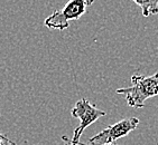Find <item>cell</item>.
I'll return each mask as SVG.
<instances>
[{
  "label": "cell",
  "instance_id": "6da1fadb",
  "mask_svg": "<svg viewBox=\"0 0 158 145\" xmlns=\"http://www.w3.org/2000/svg\"><path fill=\"white\" fill-rule=\"evenodd\" d=\"M116 92L126 97L130 107L141 108L148 98L158 96V70L152 76L134 75L130 87L118 88Z\"/></svg>",
  "mask_w": 158,
  "mask_h": 145
},
{
  "label": "cell",
  "instance_id": "7a4b0ae2",
  "mask_svg": "<svg viewBox=\"0 0 158 145\" xmlns=\"http://www.w3.org/2000/svg\"><path fill=\"white\" fill-rule=\"evenodd\" d=\"M93 3V0H72L65 5L61 10H56L48 16L44 25L49 29L65 30L69 28L71 20H77L86 11V8Z\"/></svg>",
  "mask_w": 158,
  "mask_h": 145
},
{
  "label": "cell",
  "instance_id": "3957f363",
  "mask_svg": "<svg viewBox=\"0 0 158 145\" xmlns=\"http://www.w3.org/2000/svg\"><path fill=\"white\" fill-rule=\"evenodd\" d=\"M72 116L80 120V125H77L73 132V137L70 139L69 144L70 145H79L80 139L82 136L83 132L86 127H89L92 123H94L100 117L106 116V113L104 111H101L91 102H89L86 98L77 100L75 106L71 111Z\"/></svg>",
  "mask_w": 158,
  "mask_h": 145
},
{
  "label": "cell",
  "instance_id": "277c9868",
  "mask_svg": "<svg viewBox=\"0 0 158 145\" xmlns=\"http://www.w3.org/2000/svg\"><path fill=\"white\" fill-rule=\"evenodd\" d=\"M140 121L137 117H129L117 122L113 125L106 127L104 130L95 134L89 139L91 144L89 145H106V144H114L121 137H125L128 134L136 130V127L139 125Z\"/></svg>",
  "mask_w": 158,
  "mask_h": 145
},
{
  "label": "cell",
  "instance_id": "5b68a950",
  "mask_svg": "<svg viewBox=\"0 0 158 145\" xmlns=\"http://www.w3.org/2000/svg\"><path fill=\"white\" fill-rule=\"evenodd\" d=\"M134 2L141 8V14L143 17H149V16L158 14V1H138V0H135Z\"/></svg>",
  "mask_w": 158,
  "mask_h": 145
},
{
  "label": "cell",
  "instance_id": "8992f818",
  "mask_svg": "<svg viewBox=\"0 0 158 145\" xmlns=\"http://www.w3.org/2000/svg\"><path fill=\"white\" fill-rule=\"evenodd\" d=\"M0 145H17L15 142H12L11 139H9L6 135L0 133Z\"/></svg>",
  "mask_w": 158,
  "mask_h": 145
},
{
  "label": "cell",
  "instance_id": "52a82bcc",
  "mask_svg": "<svg viewBox=\"0 0 158 145\" xmlns=\"http://www.w3.org/2000/svg\"><path fill=\"white\" fill-rule=\"evenodd\" d=\"M63 141H64V145H70V144H69V142H70V139L67 141V139L65 137V136H63Z\"/></svg>",
  "mask_w": 158,
  "mask_h": 145
},
{
  "label": "cell",
  "instance_id": "ba28073f",
  "mask_svg": "<svg viewBox=\"0 0 158 145\" xmlns=\"http://www.w3.org/2000/svg\"><path fill=\"white\" fill-rule=\"evenodd\" d=\"M79 145H89V144H85V143H79ZM106 145H117V144H106Z\"/></svg>",
  "mask_w": 158,
  "mask_h": 145
}]
</instances>
